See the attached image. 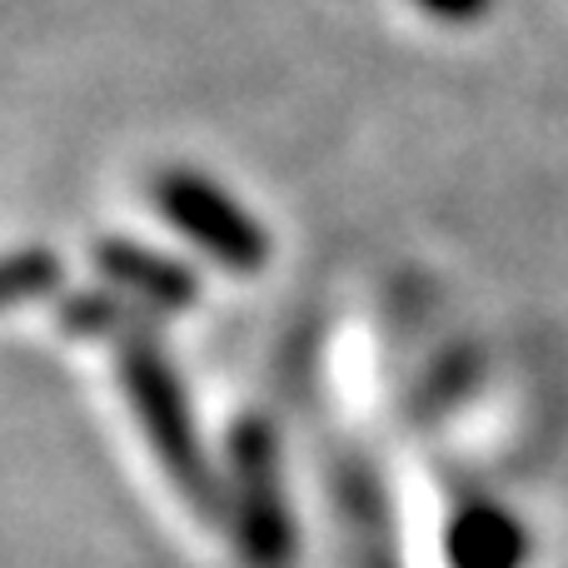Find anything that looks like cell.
Wrapping results in <instances>:
<instances>
[{
  "label": "cell",
  "mask_w": 568,
  "mask_h": 568,
  "mask_svg": "<svg viewBox=\"0 0 568 568\" xmlns=\"http://www.w3.org/2000/svg\"><path fill=\"white\" fill-rule=\"evenodd\" d=\"M115 374L125 404L135 414L140 434H145L155 464L165 469V479L175 484V494L210 524H225V469L215 464V454L205 449L195 404L180 379L170 349L160 344L155 329H140L130 339L115 344Z\"/></svg>",
  "instance_id": "cell-1"
},
{
  "label": "cell",
  "mask_w": 568,
  "mask_h": 568,
  "mask_svg": "<svg viewBox=\"0 0 568 568\" xmlns=\"http://www.w3.org/2000/svg\"><path fill=\"white\" fill-rule=\"evenodd\" d=\"M225 524L245 568H294L300 524L284 489V449L270 419L245 414L225 434Z\"/></svg>",
  "instance_id": "cell-2"
},
{
  "label": "cell",
  "mask_w": 568,
  "mask_h": 568,
  "mask_svg": "<svg viewBox=\"0 0 568 568\" xmlns=\"http://www.w3.org/2000/svg\"><path fill=\"white\" fill-rule=\"evenodd\" d=\"M150 205L185 245H195L225 275H260L270 260V230L215 175L195 165H170L150 180Z\"/></svg>",
  "instance_id": "cell-3"
},
{
  "label": "cell",
  "mask_w": 568,
  "mask_h": 568,
  "mask_svg": "<svg viewBox=\"0 0 568 568\" xmlns=\"http://www.w3.org/2000/svg\"><path fill=\"white\" fill-rule=\"evenodd\" d=\"M95 275L120 290L125 300H135L140 310H150L155 320H175V314L195 310L205 284L200 275L175 255H160L155 245H140L125 235H105L95 240Z\"/></svg>",
  "instance_id": "cell-4"
},
{
  "label": "cell",
  "mask_w": 568,
  "mask_h": 568,
  "mask_svg": "<svg viewBox=\"0 0 568 568\" xmlns=\"http://www.w3.org/2000/svg\"><path fill=\"white\" fill-rule=\"evenodd\" d=\"M449 568H529V529L499 499H464L444 524Z\"/></svg>",
  "instance_id": "cell-5"
},
{
  "label": "cell",
  "mask_w": 568,
  "mask_h": 568,
  "mask_svg": "<svg viewBox=\"0 0 568 568\" xmlns=\"http://www.w3.org/2000/svg\"><path fill=\"white\" fill-rule=\"evenodd\" d=\"M155 314L140 310L135 300H125L120 290H85V294H70L65 304H60V329L65 334H85V339H130V334L140 329H155Z\"/></svg>",
  "instance_id": "cell-6"
},
{
  "label": "cell",
  "mask_w": 568,
  "mask_h": 568,
  "mask_svg": "<svg viewBox=\"0 0 568 568\" xmlns=\"http://www.w3.org/2000/svg\"><path fill=\"white\" fill-rule=\"evenodd\" d=\"M60 290V260L50 250L30 245V250H16L6 265V304L20 310V304H36V300H50Z\"/></svg>",
  "instance_id": "cell-7"
},
{
  "label": "cell",
  "mask_w": 568,
  "mask_h": 568,
  "mask_svg": "<svg viewBox=\"0 0 568 568\" xmlns=\"http://www.w3.org/2000/svg\"><path fill=\"white\" fill-rule=\"evenodd\" d=\"M414 6H419L424 16H434V20H449V26H469V20H479L484 10H489V0H414Z\"/></svg>",
  "instance_id": "cell-8"
}]
</instances>
